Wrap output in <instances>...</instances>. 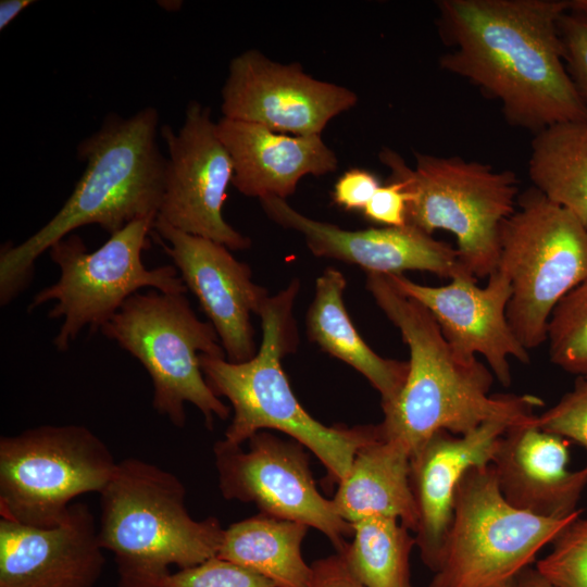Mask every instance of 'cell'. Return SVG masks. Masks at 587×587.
<instances>
[{
    "instance_id": "obj_1",
    "label": "cell",
    "mask_w": 587,
    "mask_h": 587,
    "mask_svg": "<svg viewBox=\"0 0 587 587\" xmlns=\"http://www.w3.org/2000/svg\"><path fill=\"white\" fill-rule=\"evenodd\" d=\"M437 7L441 39L452 47L440 67L498 100L511 125L536 134L587 121L559 27L567 0H441Z\"/></svg>"
},
{
    "instance_id": "obj_2",
    "label": "cell",
    "mask_w": 587,
    "mask_h": 587,
    "mask_svg": "<svg viewBox=\"0 0 587 587\" xmlns=\"http://www.w3.org/2000/svg\"><path fill=\"white\" fill-rule=\"evenodd\" d=\"M366 288L410 349L403 388L383 409L382 439L400 441L412 453L438 430L461 436L490 421L513 426L544 404L533 395H490L492 372L477 358L458 357L428 310L386 275L367 273Z\"/></svg>"
},
{
    "instance_id": "obj_3",
    "label": "cell",
    "mask_w": 587,
    "mask_h": 587,
    "mask_svg": "<svg viewBox=\"0 0 587 587\" xmlns=\"http://www.w3.org/2000/svg\"><path fill=\"white\" fill-rule=\"evenodd\" d=\"M158 129L159 113L150 107L129 117L110 114L79 142L77 155L86 166L68 199L22 243L1 249V305L30 284L36 260L78 227L96 224L112 235L133 221L158 216L166 165Z\"/></svg>"
},
{
    "instance_id": "obj_4",
    "label": "cell",
    "mask_w": 587,
    "mask_h": 587,
    "mask_svg": "<svg viewBox=\"0 0 587 587\" xmlns=\"http://www.w3.org/2000/svg\"><path fill=\"white\" fill-rule=\"evenodd\" d=\"M299 287L295 279L268 297L259 314L262 341L250 360L234 363L200 354L199 361L210 388L233 407L225 441L241 446L263 429L283 432L310 450L325 466L328 480L338 485L357 452L382 437L378 425L326 426L297 400L280 361L297 347L292 309Z\"/></svg>"
},
{
    "instance_id": "obj_5",
    "label": "cell",
    "mask_w": 587,
    "mask_h": 587,
    "mask_svg": "<svg viewBox=\"0 0 587 587\" xmlns=\"http://www.w3.org/2000/svg\"><path fill=\"white\" fill-rule=\"evenodd\" d=\"M99 496L98 538L114 557L118 587H163L172 565L192 567L218 552L225 528L189 514L186 488L170 471L123 459Z\"/></svg>"
},
{
    "instance_id": "obj_6",
    "label": "cell",
    "mask_w": 587,
    "mask_h": 587,
    "mask_svg": "<svg viewBox=\"0 0 587 587\" xmlns=\"http://www.w3.org/2000/svg\"><path fill=\"white\" fill-rule=\"evenodd\" d=\"M414 155L412 168L396 151L379 152L409 195L407 224L430 235L452 233L461 263L475 278L489 277L498 267L501 225L516 209L515 174L460 157Z\"/></svg>"
},
{
    "instance_id": "obj_7",
    "label": "cell",
    "mask_w": 587,
    "mask_h": 587,
    "mask_svg": "<svg viewBox=\"0 0 587 587\" xmlns=\"http://www.w3.org/2000/svg\"><path fill=\"white\" fill-rule=\"evenodd\" d=\"M101 333L136 358L152 383V407L174 426L186 423L185 403L200 410L205 426L229 409L208 385L199 355L226 358L209 321L197 317L185 294L155 289L130 296Z\"/></svg>"
},
{
    "instance_id": "obj_8",
    "label": "cell",
    "mask_w": 587,
    "mask_h": 587,
    "mask_svg": "<svg viewBox=\"0 0 587 587\" xmlns=\"http://www.w3.org/2000/svg\"><path fill=\"white\" fill-rule=\"evenodd\" d=\"M516 205L500 228L497 270L511 285L509 324L530 350L547 341L557 304L587 279V227L536 188Z\"/></svg>"
},
{
    "instance_id": "obj_9",
    "label": "cell",
    "mask_w": 587,
    "mask_h": 587,
    "mask_svg": "<svg viewBox=\"0 0 587 587\" xmlns=\"http://www.w3.org/2000/svg\"><path fill=\"white\" fill-rule=\"evenodd\" d=\"M535 515L502 496L489 463L473 466L458 484L453 516L429 587H500L580 515Z\"/></svg>"
},
{
    "instance_id": "obj_10",
    "label": "cell",
    "mask_w": 587,
    "mask_h": 587,
    "mask_svg": "<svg viewBox=\"0 0 587 587\" xmlns=\"http://www.w3.org/2000/svg\"><path fill=\"white\" fill-rule=\"evenodd\" d=\"M157 217L133 221L91 252L77 234H70L50 247L48 251L60 267V277L38 291L27 310L32 312L43 303L55 302L48 317L62 320L53 339L59 351H66L85 327H89L90 334L101 329L142 288L165 294L187 291L175 266L147 268L142 263V252L150 247L149 235Z\"/></svg>"
},
{
    "instance_id": "obj_11",
    "label": "cell",
    "mask_w": 587,
    "mask_h": 587,
    "mask_svg": "<svg viewBox=\"0 0 587 587\" xmlns=\"http://www.w3.org/2000/svg\"><path fill=\"white\" fill-rule=\"evenodd\" d=\"M117 462L84 425H40L0 438V515L21 524L52 527L73 500L100 494Z\"/></svg>"
},
{
    "instance_id": "obj_12",
    "label": "cell",
    "mask_w": 587,
    "mask_h": 587,
    "mask_svg": "<svg viewBox=\"0 0 587 587\" xmlns=\"http://www.w3.org/2000/svg\"><path fill=\"white\" fill-rule=\"evenodd\" d=\"M248 442L247 450L224 439L213 447L222 496L253 503L260 513L315 528L341 552L353 528L338 515L333 500L320 494L307 448L264 430Z\"/></svg>"
},
{
    "instance_id": "obj_13",
    "label": "cell",
    "mask_w": 587,
    "mask_h": 587,
    "mask_svg": "<svg viewBox=\"0 0 587 587\" xmlns=\"http://www.w3.org/2000/svg\"><path fill=\"white\" fill-rule=\"evenodd\" d=\"M167 148L164 191L158 217L171 226L226 246L245 250L250 238L223 216L226 190L233 183L234 163L220 139L211 110L190 101L177 133L163 125Z\"/></svg>"
},
{
    "instance_id": "obj_14",
    "label": "cell",
    "mask_w": 587,
    "mask_h": 587,
    "mask_svg": "<svg viewBox=\"0 0 587 587\" xmlns=\"http://www.w3.org/2000/svg\"><path fill=\"white\" fill-rule=\"evenodd\" d=\"M221 95L223 117L297 136L321 135L358 102L351 89L313 78L300 63L274 62L257 49L232 59Z\"/></svg>"
},
{
    "instance_id": "obj_15",
    "label": "cell",
    "mask_w": 587,
    "mask_h": 587,
    "mask_svg": "<svg viewBox=\"0 0 587 587\" xmlns=\"http://www.w3.org/2000/svg\"><path fill=\"white\" fill-rule=\"evenodd\" d=\"M153 232L215 328L227 361L241 363L254 357L251 314L259 315L270 296L253 283L249 265L236 260L226 246L182 232L161 217Z\"/></svg>"
},
{
    "instance_id": "obj_16",
    "label": "cell",
    "mask_w": 587,
    "mask_h": 587,
    "mask_svg": "<svg viewBox=\"0 0 587 587\" xmlns=\"http://www.w3.org/2000/svg\"><path fill=\"white\" fill-rule=\"evenodd\" d=\"M386 276L398 291L428 310L458 357L483 355L501 385L512 382L510 358L529 363V352L507 317L511 285L499 270L489 275L485 287L477 286L472 274L438 287L415 283L403 274Z\"/></svg>"
},
{
    "instance_id": "obj_17",
    "label": "cell",
    "mask_w": 587,
    "mask_h": 587,
    "mask_svg": "<svg viewBox=\"0 0 587 587\" xmlns=\"http://www.w3.org/2000/svg\"><path fill=\"white\" fill-rule=\"evenodd\" d=\"M260 204L274 223L301 234L309 250L319 258L339 260L382 275L416 270L452 279L472 274L461 263L457 249L410 224L349 230L308 217L284 199L267 197Z\"/></svg>"
},
{
    "instance_id": "obj_18",
    "label": "cell",
    "mask_w": 587,
    "mask_h": 587,
    "mask_svg": "<svg viewBox=\"0 0 587 587\" xmlns=\"http://www.w3.org/2000/svg\"><path fill=\"white\" fill-rule=\"evenodd\" d=\"M105 564L89 507L37 527L0 519V587H96Z\"/></svg>"
},
{
    "instance_id": "obj_19",
    "label": "cell",
    "mask_w": 587,
    "mask_h": 587,
    "mask_svg": "<svg viewBox=\"0 0 587 587\" xmlns=\"http://www.w3.org/2000/svg\"><path fill=\"white\" fill-rule=\"evenodd\" d=\"M509 427L508 423L490 421L461 436L438 430L411 453L410 484L419 516L415 542L422 561L433 572L452 521L458 484L471 467L491 462Z\"/></svg>"
},
{
    "instance_id": "obj_20",
    "label": "cell",
    "mask_w": 587,
    "mask_h": 587,
    "mask_svg": "<svg viewBox=\"0 0 587 587\" xmlns=\"http://www.w3.org/2000/svg\"><path fill=\"white\" fill-rule=\"evenodd\" d=\"M529 421L509 427L490 464L503 498L513 507L542 517L573 514L587 485V466L567 470V439Z\"/></svg>"
},
{
    "instance_id": "obj_21",
    "label": "cell",
    "mask_w": 587,
    "mask_h": 587,
    "mask_svg": "<svg viewBox=\"0 0 587 587\" xmlns=\"http://www.w3.org/2000/svg\"><path fill=\"white\" fill-rule=\"evenodd\" d=\"M216 130L234 163L232 184L247 197L286 200L304 176L338 167L335 151L321 135H290L223 116Z\"/></svg>"
},
{
    "instance_id": "obj_22",
    "label": "cell",
    "mask_w": 587,
    "mask_h": 587,
    "mask_svg": "<svg viewBox=\"0 0 587 587\" xmlns=\"http://www.w3.org/2000/svg\"><path fill=\"white\" fill-rule=\"evenodd\" d=\"M410 450L400 441L379 439L362 447L333 503L338 515L353 524L384 516L416 532L419 516L410 484Z\"/></svg>"
},
{
    "instance_id": "obj_23",
    "label": "cell",
    "mask_w": 587,
    "mask_h": 587,
    "mask_svg": "<svg viewBox=\"0 0 587 587\" xmlns=\"http://www.w3.org/2000/svg\"><path fill=\"white\" fill-rule=\"evenodd\" d=\"M344 274L326 268L315 284V296L307 314L309 338L325 352L361 373L379 392L382 409L391 405L405 383L409 362L385 359L362 339L347 312Z\"/></svg>"
},
{
    "instance_id": "obj_24",
    "label": "cell",
    "mask_w": 587,
    "mask_h": 587,
    "mask_svg": "<svg viewBox=\"0 0 587 587\" xmlns=\"http://www.w3.org/2000/svg\"><path fill=\"white\" fill-rule=\"evenodd\" d=\"M308 529L302 523L259 513L225 528L216 555L280 587H308L313 573L302 555Z\"/></svg>"
},
{
    "instance_id": "obj_25",
    "label": "cell",
    "mask_w": 587,
    "mask_h": 587,
    "mask_svg": "<svg viewBox=\"0 0 587 587\" xmlns=\"http://www.w3.org/2000/svg\"><path fill=\"white\" fill-rule=\"evenodd\" d=\"M528 175L534 188L587 227V121L557 123L536 133Z\"/></svg>"
},
{
    "instance_id": "obj_26",
    "label": "cell",
    "mask_w": 587,
    "mask_h": 587,
    "mask_svg": "<svg viewBox=\"0 0 587 587\" xmlns=\"http://www.w3.org/2000/svg\"><path fill=\"white\" fill-rule=\"evenodd\" d=\"M352 525V540L339 552L364 587H411L410 554L415 537L398 520L374 516Z\"/></svg>"
},
{
    "instance_id": "obj_27",
    "label": "cell",
    "mask_w": 587,
    "mask_h": 587,
    "mask_svg": "<svg viewBox=\"0 0 587 587\" xmlns=\"http://www.w3.org/2000/svg\"><path fill=\"white\" fill-rule=\"evenodd\" d=\"M547 341L552 363L565 372L587 375V279L552 311Z\"/></svg>"
},
{
    "instance_id": "obj_28",
    "label": "cell",
    "mask_w": 587,
    "mask_h": 587,
    "mask_svg": "<svg viewBox=\"0 0 587 587\" xmlns=\"http://www.w3.org/2000/svg\"><path fill=\"white\" fill-rule=\"evenodd\" d=\"M536 570L558 587H587V519L572 522Z\"/></svg>"
},
{
    "instance_id": "obj_29",
    "label": "cell",
    "mask_w": 587,
    "mask_h": 587,
    "mask_svg": "<svg viewBox=\"0 0 587 587\" xmlns=\"http://www.w3.org/2000/svg\"><path fill=\"white\" fill-rule=\"evenodd\" d=\"M163 587H280L268 578L217 555L172 573Z\"/></svg>"
},
{
    "instance_id": "obj_30",
    "label": "cell",
    "mask_w": 587,
    "mask_h": 587,
    "mask_svg": "<svg viewBox=\"0 0 587 587\" xmlns=\"http://www.w3.org/2000/svg\"><path fill=\"white\" fill-rule=\"evenodd\" d=\"M535 423L542 430L573 440L587 450V376H579L557 404L536 415Z\"/></svg>"
},
{
    "instance_id": "obj_31",
    "label": "cell",
    "mask_w": 587,
    "mask_h": 587,
    "mask_svg": "<svg viewBox=\"0 0 587 587\" xmlns=\"http://www.w3.org/2000/svg\"><path fill=\"white\" fill-rule=\"evenodd\" d=\"M567 71L587 101V15L567 11L559 22Z\"/></svg>"
},
{
    "instance_id": "obj_32",
    "label": "cell",
    "mask_w": 587,
    "mask_h": 587,
    "mask_svg": "<svg viewBox=\"0 0 587 587\" xmlns=\"http://www.w3.org/2000/svg\"><path fill=\"white\" fill-rule=\"evenodd\" d=\"M409 195L398 179L391 178L388 184L380 185L370 202L363 209L364 216L385 227L407 225V208Z\"/></svg>"
},
{
    "instance_id": "obj_33",
    "label": "cell",
    "mask_w": 587,
    "mask_h": 587,
    "mask_svg": "<svg viewBox=\"0 0 587 587\" xmlns=\"http://www.w3.org/2000/svg\"><path fill=\"white\" fill-rule=\"evenodd\" d=\"M378 178L363 168H350L336 182L333 190L334 202L347 211H363L376 190Z\"/></svg>"
},
{
    "instance_id": "obj_34",
    "label": "cell",
    "mask_w": 587,
    "mask_h": 587,
    "mask_svg": "<svg viewBox=\"0 0 587 587\" xmlns=\"http://www.w3.org/2000/svg\"><path fill=\"white\" fill-rule=\"evenodd\" d=\"M308 587H364L351 573L344 555L336 554L314 561Z\"/></svg>"
},
{
    "instance_id": "obj_35",
    "label": "cell",
    "mask_w": 587,
    "mask_h": 587,
    "mask_svg": "<svg viewBox=\"0 0 587 587\" xmlns=\"http://www.w3.org/2000/svg\"><path fill=\"white\" fill-rule=\"evenodd\" d=\"M34 2L33 0H1L0 29H4L23 10Z\"/></svg>"
},
{
    "instance_id": "obj_36",
    "label": "cell",
    "mask_w": 587,
    "mask_h": 587,
    "mask_svg": "<svg viewBox=\"0 0 587 587\" xmlns=\"http://www.w3.org/2000/svg\"><path fill=\"white\" fill-rule=\"evenodd\" d=\"M515 587H558L540 574L536 567H526L515 577Z\"/></svg>"
},
{
    "instance_id": "obj_37",
    "label": "cell",
    "mask_w": 587,
    "mask_h": 587,
    "mask_svg": "<svg viewBox=\"0 0 587 587\" xmlns=\"http://www.w3.org/2000/svg\"><path fill=\"white\" fill-rule=\"evenodd\" d=\"M569 11L587 15V0H570Z\"/></svg>"
},
{
    "instance_id": "obj_38",
    "label": "cell",
    "mask_w": 587,
    "mask_h": 587,
    "mask_svg": "<svg viewBox=\"0 0 587 587\" xmlns=\"http://www.w3.org/2000/svg\"><path fill=\"white\" fill-rule=\"evenodd\" d=\"M500 587H515V579H513V580H511V582H509V583H507V584H504V585H502Z\"/></svg>"
},
{
    "instance_id": "obj_39",
    "label": "cell",
    "mask_w": 587,
    "mask_h": 587,
    "mask_svg": "<svg viewBox=\"0 0 587 587\" xmlns=\"http://www.w3.org/2000/svg\"><path fill=\"white\" fill-rule=\"evenodd\" d=\"M587 376V375H586Z\"/></svg>"
}]
</instances>
